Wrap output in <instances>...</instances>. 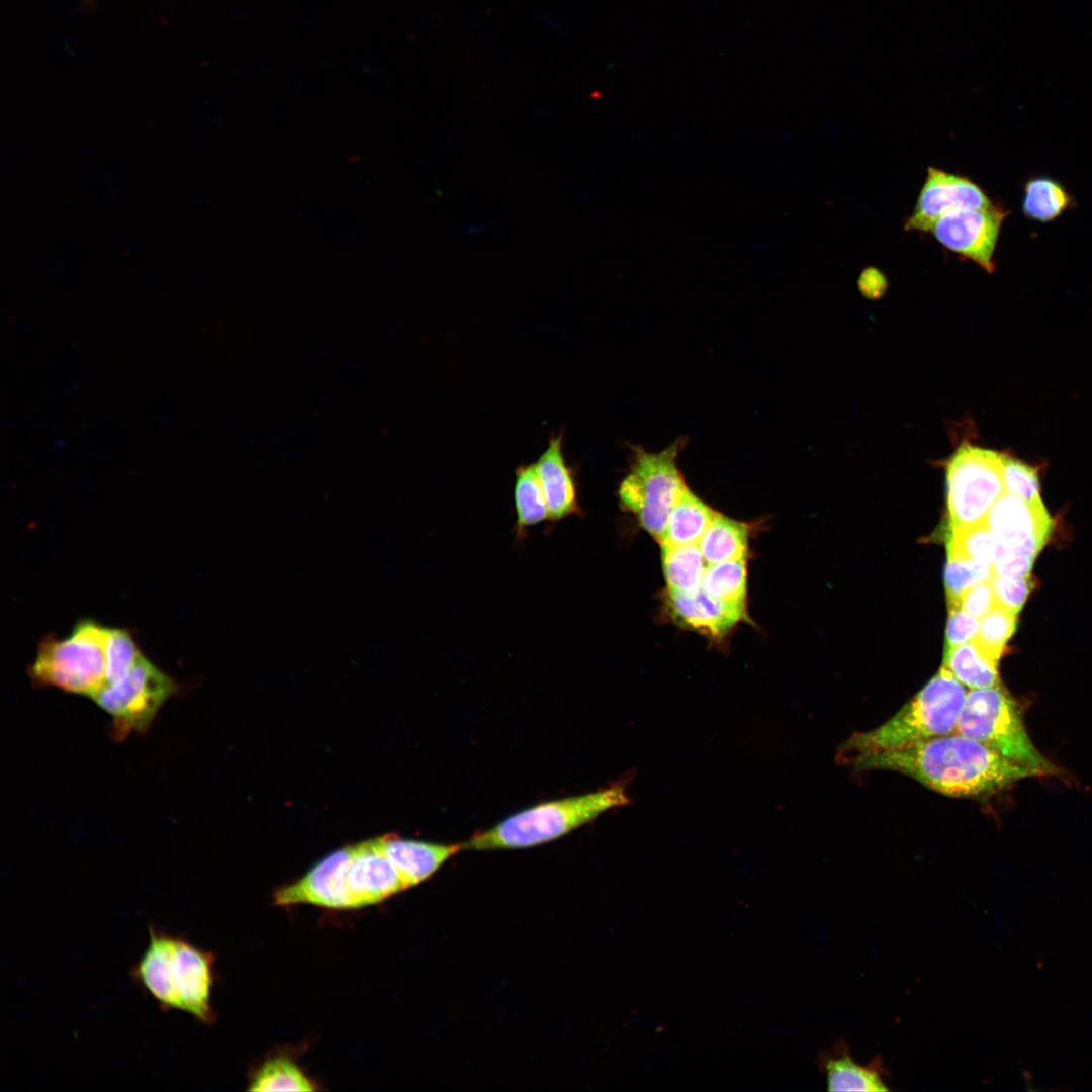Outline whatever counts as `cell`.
<instances>
[{"instance_id":"obj_26","label":"cell","mask_w":1092,"mask_h":1092,"mask_svg":"<svg viewBox=\"0 0 1092 1092\" xmlns=\"http://www.w3.org/2000/svg\"><path fill=\"white\" fill-rule=\"evenodd\" d=\"M1073 199L1067 189L1057 180L1046 176L1033 177L1023 189L1021 209L1023 214L1037 222H1050L1070 208Z\"/></svg>"},{"instance_id":"obj_15","label":"cell","mask_w":1092,"mask_h":1092,"mask_svg":"<svg viewBox=\"0 0 1092 1092\" xmlns=\"http://www.w3.org/2000/svg\"><path fill=\"white\" fill-rule=\"evenodd\" d=\"M665 599L668 614L675 623L714 639L724 637L746 618L745 603L721 600L702 587L691 594L667 589Z\"/></svg>"},{"instance_id":"obj_23","label":"cell","mask_w":1092,"mask_h":1092,"mask_svg":"<svg viewBox=\"0 0 1092 1092\" xmlns=\"http://www.w3.org/2000/svg\"><path fill=\"white\" fill-rule=\"evenodd\" d=\"M946 547L947 558L975 559L991 565L997 564L1009 552L986 522L950 529Z\"/></svg>"},{"instance_id":"obj_28","label":"cell","mask_w":1092,"mask_h":1092,"mask_svg":"<svg viewBox=\"0 0 1092 1092\" xmlns=\"http://www.w3.org/2000/svg\"><path fill=\"white\" fill-rule=\"evenodd\" d=\"M1016 625L1017 614L997 604L982 618L973 640L989 657L998 661Z\"/></svg>"},{"instance_id":"obj_20","label":"cell","mask_w":1092,"mask_h":1092,"mask_svg":"<svg viewBox=\"0 0 1092 1092\" xmlns=\"http://www.w3.org/2000/svg\"><path fill=\"white\" fill-rule=\"evenodd\" d=\"M942 666L971 689L988 688L1000 682L998 661L989 657L974 640L945 647Z\"/></svg>"},{"instance_id":"obj_32","label":"cell","mask_w":1092,"mask_h":1092,"mask_svg":"<svg viewBox=\"0 0 1092 1092\" xmlns=\"http://www.w3.org/2000/svg\"><path fill=\"white\" fill-rule=\"evenodd\" d=\"M998 605L1017 614L1034 587L1029 577H1006L994 575L989 580Z\"/></svg>"},{"instance_id":"obj_8","label":"cell","mask_w":1092,"mask_h":1092,"mask_svg":"<svg viewBox=\"0 0 1092 1092\" xmlns=\"http://www.w3.org/2000/svg\"><path fill=\"white\" fill-rule=\"evenodd\" d=\"M1004 454L962 445L946 465V495L950 529L985 522L995 502L1005 492Z\"/></svg>"},{"instance_id":"obj_31","label":"cell","mask_w":1092,"mask_h":1092,"mask_svg":"<svg viewBox=\"0 0 1092 1092\" xmlns=\"http://www.w3.org/2000/svg\"><path fill=\"white\" fill-rule=\"evenodd\" d=\"M1003 482L1005 492L1028 503L1041 500L1035 469L1006 455L1003 458Z\"/></svg>"},{"instance_id":"obj_36","label":"cell","mask_w":1092,"mask_h":1092,"mask_svg":"<svg viewBox=\"0 0 1092 1092\" xmlns=\"http://www.w3.org/2000/svg\"><path fill=\"white\" fill-rule=\"evenodd\" d=\"M888 282L883 273L875 267L866 268L858 278V288L870 299H878L887 290Z\"/></svg>"},{"instance_id":"obj_25","label":"cell","mask_w":1092,"mask_h":1092,"mask_svg":"<svg viewBox=\"0 0 1092 1092\" xmlns=\"http://www.w3.org/2000/svg\"><path fill=\"white\" fill-rule=\"evenodd\" d=\"M250 1091H314L315 1082L292 1058L276 1055L266 1059L249 1080Z\"/></svg>"},{"instance_id":"obj_14","label":"cell","mask_w":1092,"mask_h":1092,"mask_svg":"<svg viewBox=\"0 0 1092 1092\" xmlns=\"http://www.w3.org/2000/svg\"><path fill=\"white\" fill-rule=\"evenodd\" d=\"M348 885L353 909L379 904L408 885L379 848L376 838L350 845Z\"/></svg>"},{"instance_id":"obj_5","label":"cell","mask_w":1092,"mask_h":1092,"mask_svg":"<svg viewBox=\"0 0 1092 1092\" xmlns=\"http://www.w3.org/2000/svg\"><path fill=\"white\" fill-rule=\"evenodd\" d=\"M956 731L1040 776L1059 775V769L1034 746L1019 704L1001 682L967 693Z\"/></svg>"},{"instance_id":"obj_22","label":"cell","mask_w":1092,"mask_h":1092,"mask_svg":"<svg viewBox=\"0 0 1092 1092\" xmlns=\"http://www.w3.org/2000/svg\"><path fill=\"white\" fill-rule=\"evenodd\" d=\"M698 545L708 564L745 558L748 531L744 524L717 513Z\"/></svg>"},{"instance_id":"obj_27","label":"cell","mask_w":1092,"mask_h":1092,"mask_svg":"<svg viewBox=\"0 0 1092 1092\" xmlns=\"http://www.w3.org/2000/svg\"><path fill=\"white\" fill-rule=\"evenodd\" d=\"M702 588L721 600L745 603L746 562L744 558L709 564L703 575Z\"/></svg>"},{"instance_id":"obj_35","label":"cell","mask_w":1092,"mask_h":1092,"mask_svg":"<svg viewBox=\"0 0 1092 1092\" xmlns=\"http://www.w3.org/2000/svg\"><path fill=\"white\" fill-rule=\"evenodd\" d=\"M1036 557L1009 551L997 564L993 565V574L1006 577L1029 576Z\"/></svg>"},{"instance_id":"obj_34","label":"cell","mask_w":1092,"mask_h":1092,"mask_svg":"<svg viewBox=\"0 0 1092 1092\" xmlns=\"http://www.w3.org/2000/svg\"><path fill=\"white\" fill-rule=\"evenodd\" d=\"M979 627L980 622L975 617L957 605L949 604L945 647H953L973 640Z\"/></svg>"},{"instance_id":"obj_16","label":"cell","mask_w":1092,"mask_h":1092,"mask_svg":"<svg viewBox=\"0 0 1092 1092\" xmlns=\"http://www.w3.org/2000/svg\"><path fill=\"white\" fill-rule=\"evenodd\" d=\"M818 1067L826 1075L829 1091H889V1072L883 1059L875 1057L868 1064L856 1062L848 1044L840 1039L818 1056Z\"/></svg>"},{"instance_id":"obj_24","label":"cell","mask_w":1092,"mask_h":1092,"mask_svg":"<svg viewBox=\"0 0 1092 1092\" xmlns=\"http://www.w3.org/2000/svg\"><path fill=\"white\" fill-rule=\"evenodd\" d=\"M662 566L667 589L691 594L702 587L706 570L699 545H661Z\"/></svg>"},{"instance_id":"obj_17","label":"cell","mask_w":1092,"mask_h":1092,"mask_svg":"<svg viewBox=\"0 0 1092 1092\" xmlns=\"http://www.w3.org/2000/svg\"><path fill=\"white\" fill-rule=\"evenodd\" d=\"M379 848L398 870L408 887L435 874L462 844H436L399 837L395 833L376 838Z\"/></svg>"},{"instance_id":"obj_10","label":"cell","mask_w":1092,"mask_h":1092,"mask_svg":"<svg viewBox=\"0 0 1092 1092\" xmlns=\"http://www.w3.org/2000/svg\"><path fill=\"white\" fill-rule=\"evenodd\" d=\"M1007 212L999 205L960 208L942 214L930 232L947 250L992 273L994 253Z\"/></svg>"},{"instance_id":"obj_30","label":"cell","mask_w":1092,"mask_h":1092,"mask_svg":"<svg viewBox=\"0 0 1092 1092\" xmlns=\"http://www.w3.org/2000/svg\"><path fill=\"white\" fill-rule=\"evenodd\" d=\"M993 565L975 559L947 558L944 568V584L947 601L960 597L972 586L989 581Z\"/></svg>"},{"instance_id":"obj_3","label":"cell","mask_w":1092,"mask_h":1092,"mask_svg":"<svg viewBox=\"0 0 1092 1092\" xmlns=\"http://www.w3.org/2000/svg\"><path fill=\"white\" fill-rule=\"evenodd\" d=\"M967 692L945 667L881 725L856 731L837 749L836 760L907 748L956 731Z\"/></svg>"},{"instance_id":"obj_21","label":"cell","mask_w":1092,"mask_h":1092,"mask_svg":"<svg viewBox=\"0 0 1092 1092\" xmlns=\"http://www.w3.org/2000/svg\"><path fill=\"white\" fill-rule=\"evenodd\" d=\"M516 538L523 539L527 530L550 520L546 497L535 464L517 469L514 486Z\"/></svg>"},{"instance_id":"obj_12","label":"cell","mask_w":1092,"mask_h":1092,"mask_svg":"<svg viewBox=\"0 0 1092 1092\" xmlns=\"http://www.w3.org/2000/svg\"><path fill=\"white\" fill-rule=\"evenodd\" d=\"M1009 551L1036 557L1049 540L1053 521L1042 500L1028 503L1004 492L985 520Z\"/></svg>"},{"instance_id":"obj_9","label":"cell","mask_w":1092,"mask_h":1092,"mask_svg":"<svg viewBox=\"0 0 1092 1092\" xmlns=\"http://www.w3.org/2000/svg\"><path fill=\"white\" fill-rule=\"evenodd\" d=\"M179 691L178 682L144 655L120 679L105 685L92 699L113 719L114 736L145 732L163 704Z\"/></svg>"},{"instance_id":"obj_19","label":"cell","mask_w":1092,"mask_h":1092,"mask_svg":"<svg viewBox=\"0 0 1092 1092\" xmlns=\"http://www.w3.org/2000/svg\"><path fill=\"white\" fill-rule=\"evenodd\" d=\"M717 515L688 487L673 506L661 545H698Z\"/></svg>"},{"instance_id":"obj_29","label":"cell","mask_w":1092,"mask_h":1092,"mask_svg":"<svg viewBox=\"0 0 1092 1092\" xmlns=\"http://www.w3.org/2000/svg\"><path fill=\"white\" fill-rule=\"evenodd\" d=\"M142 655L128 630L109 628L106 644V685L123 677Z\"/></svg>"},{"instance_id":"obj_18","label":"cell","mask_w":1092,"mask_h":1092,"mask_svg":"<svg viewBox=\"0 0 1092 1092\" xmlns=\"http://www.w3.org/2000/svg\"><path fill=\"white\" fill-rule=\"evenodd\" d=\"M551 521H560L580 512L576 483L563 451L562 436L551 438L547 449L535 463Z\"/></svg>"},{"instance_id":"obj_11","label":"cell","mask_w":1092,"mask_h":1092,"mask_svg":"<svg viewBox=\"0 0 1092 1092\" xmlns=\"http://www.w3.org/2000/svg\"><path fill=\"white\" fill-rule=\"evenodd\" d=\"M351 847L339 848L316 862L302 877L282 885L273 894L277 906L307 904L333 910H353L348 885Z\"/></svg>"},{"instance_id":"obj_7","label":"cell","mask_w":1092,"mask_h":1092,"mask_svg":"<svg viewBox=\"0 0 1092 1092\" xmlns=\"http://www.w3.org/2000/svg\"><path fill=\"white\" fill-rule=\"evenodd\" d=\"M685 445L686 439L678 438L659 452L632 446V463L619 486L618 495L623 508L630 511L640 526L659 543L668 516L687 488L676 461Z\"/></svg>"},{"instance_id":"obj_6","label":"cell","mask_w":1092,"mask_h":1092,"mask_svg":"<svg viewBox=\"0 0 1092 1092\" xmlns=\"http://www.w3.org/2000/svg\"><path fill=\"white\" fill-rule=\"evenodd\" d=\"M108 632V627L84 619L66 638L48 634L28 670L32 682L93 698L106 685Z\"/></svg>"},{"instance_id":"obj_13","label":"cell","mask_w":1092,"mask_h":1092,"mask_svg":"<svg viewBox=\"0 0 1092 1092\" xmlns=\"http://www.w3.org/2000/svg\"><path fill=\"white\" fill-rule=\"evenodd\" d=\"M985 191L971 179L928 167L906 231L930 232L944 213L960 208H984L992 205Z\"/></svg>"},{"instance_id":"obj_2","label":"cell","mask_w":1092,"mask_h":1092,"mask_svg":"<svg viewBox=\"0 0 1092 1092\" xmlns=\"http://www.w3.org/2000/svg\"><path fill=\"white\" fill-rule=\"evenodd\" d=\"M214 962L213 953L161 931L150 937L132 975L163 1011L180 1010L211 1024L216 1019L211 1002Z\"/></svg>"},{"instance_id":"obj_4","label":"cell","mask_w":1092,"mask_h":1092,"mask_svg":"<svg viewBox=\"0 0 1092 1092\" xmlns=\"http://www.w3.org/2000/svg\"><path fill=\"white\" fill-rule=\"evenodd\" d=\"M627 781L587 794L544 802L518 812L495 826L474 834L463 849L490 850L531 847L559 838L613 808L629 805Z\"/></svg>"},{"instance_id":"obj_33","label":"cell","mask_w":1092,"mask_h":1092,"mask_svg":"<svg viewBox=\"0 0 1092 1092\" xmlns=\"http://www.w3.org/2000/svg\"><path fill=\"white\" fill-rule=\"evenodd\" d=\"M947 604L957 605L975 618H983L997 605V602L990 581H985L972 586L960 597L947 601Z\"/></svg>"},{"instance_id":"obj_1","label":"cell","mask_w":1092,"mask_h":1092,"mask_svg":"<svg viewBox=\"0 0 1092 1092\" xmlns=\"http://www.w3.org/2000/svg\"><path fill=\"white\" fill-rule=\"evenodd\" d=\"M844 764L856 770L895 771L939 794L971 799L987 798L1022 779L1040 776L958 732L903 749L855 756Z\"/></svg>"}]
</instances>
